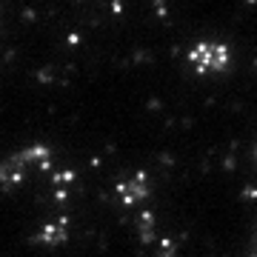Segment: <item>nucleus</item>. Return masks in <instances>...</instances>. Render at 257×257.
Instances as JSON below:
<instances>
[{
    "label": "nucleus",
    "mask_w": 257,
    "mask_h": 257,
    "mask_svg": "<svg viewBox=\"0 0 257 257\" xmlns=\"http://www.w3.org/2000/svg\"><path fill=\"white\" fill-rule=\"evenodd\" d=\"M55 163V157L46 146H26L20 152L0 157V192L18 189L20 183L32 180L35 175H46Z\"/></svg>",
    "instance_id": "1"
},
{
    "label": "nucleus",
    "mask_w": 257,
    "mask_h": 257,
    "mask_svg": "<svg viewBox=\"0 0 257 257\" xmlns=\"http://www.w3.org/2000/svg\"><path fill=\"white\" fill-rule=\"evenodd\" d=\"M231 46L226 40H217V37H203V40H194L192 46L186 49V66L192 69L197 77H217V74H226L231 69Z\"/></svg>",
    "instance_id": "2"
},
{
    "label": "nucleus",
    "mask_w": 257,
    "mask_h": 257,
    "mask_svg": "<svg viewBox=\"0 0 257 257\" xmlns=\"http://www.w3.org/2000/svg\"><path fill=\"white\" fill-rule=\"evenodd\" d=\"M248 257H257V237H254V248H251V254Z\"/></svg>",
    "instance_id": "3"
},
{
    "label": "nucleus",
    "mask_w": 257,
    "mask_h": 257,
    "mask_svg": "<svg viewBox=\"0 0 257 257\" xmlns=\"http://www.w3.org/2000/svg\"><path fill=\"white\" fill-rule=\"evenodd\" d=\"M254 163H257V149H254Z\"/></svg>",
    "instance_id": "4"
}]
</instances>
